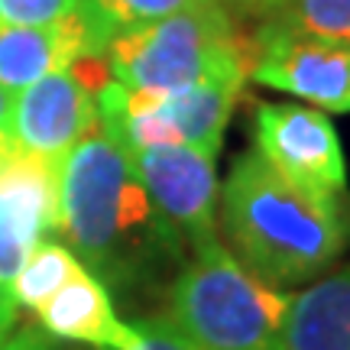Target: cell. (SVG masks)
<instances>
[{"label": "cell", "mask_w": 350, "mask_h": 350, "mask_svg": "<svg viewBox=\"0 0 350 350\" xmlns=\"http://www.w3.org/2000/svg\"><path fill=\"white\" fill-rule=\"evenodd\" d=\"M59 230L104 286L150 282L185 262V240L152 204L130 152L100 126L59 159Z\"/></svg>", "instance_id": "6da1fadb"}, {"label": "cell", "mask_w": 350, "mask_h": 350, "mask_svg": "<svg viewBox=\"0 0 350 350\" xmlns=\"http://www.w3.org/2000/svg\"><path fill=\"white\" fill-rule=\"evenodd\" d=\"M221 217L240 262L269 286L321 275L350 247V195L292 182L256 150L237 156L221 188Z\"/></svg>", "instance_id": "7a4b0ae2"}, {"label": "cell", "mask_w": 350, "mask_h": 350, "mask_svg": "<svg viewBox=\"0 0 350 350\" xmlns=\"http://www.w3.org/2000/svg\"><path fill=\"white\" fill-rule=\"evenodd\" d=\"M165 299V314L198 350H282L292 295L253 275L217 237L191 247Z\"/></svg>", "instance_id": "3957f363"}, {"label": "cell", "mask_w": 350, "mask_h": 350, "mask_svg": "<svg viewBox=\"0 0 350 350\" xmlns=\"http://www.w3.org/2000/svg\"><path fill=\"white\" fill-rule=\"evenodd\" d=\"M111 78L130 91H185L208 81H247L253 42L237 29L224 0L188 7L126 29L104 52Z\"/></svg>", "instance_id": "277c9868"}, {"label": "cell", "mask_w": 350, "mask_h": 350, "mask_svg": "<svg viewBox=\"0 0 350 350\" xmlns=\"http://www.w3.org/2000/svg\"><path fill=\"white\" fill-rule=\"evenodd\" d=\"M111 81L104 55L81 59L23 88L10 104L7 139L20 152L59 163L65 152L100 126L98 94Z\"/></svg>", "instance_id": "5b68a950"}, {"label": "cell", "mask_w": 350, "mask_h": 350, "mask_svg": "<svg viewBox=\"0 0 350 350\" xmlns=\"http://www.w3.org/2000/svg\"><path fill=\"white\" fill-rule=\"evenodd\" d=\"M250 78L325 113H350V46L299 36L266 20L253 36Z\"/></svg>", "instance_id": "8992f818"}, {"label": "cell", "mask_w": 350, "mask_h": 350, "mask_svg": "<svg viewBox=\"0 0 350 350\" xmlns=\"http://www.w3.org/2000/svg\"><path fill=\"white\" fill-rule=\"evenodd\" d=\"M256 152L292 182L347 191V159L331 117L301 104H256Z\"/></svg>", "instance_id": "52a82bcc"}, {"label": "cell", "mask_w": 350, "mask_h": 350, "mask_svg": "<svg viewBox=\"0 0 350 350\" xmlns=\"http://www.w3.org/2000/svg\"><path fill=\"white\" fill-rule=\"evenodd\" d=\"M143 188L165 221L178 230L185 247L217 237V156L191 146L126 150Z\"/></svg>", "instance_id": "ba28073f"}, {"label": "cell", "mask_w": 350, "mask_h": 350, "mask_svg": "<svg viewBox=\"0 0 350 350\" xmlns=\"http://www.w3.org/2000/svg\"><path fill=\"white\" fill-rule=\"evenodd\" d=\"M55 230L59 163L16 150L0 165V288L13 292L26 256Z\"/></svg>", "instance_id": "9c48e42d"}, {"label": "cell", "mask_w": 350, "mask_h": 350, "mask_svg": "<svg viewBox=\"0 0 350 350\" xmlns=\"http://www.w3.org/2000/svg\"><path fill=\"white\" fill-rule=\"evenodd\" d=\"M113 36L94 13H68L46 26H0V88L23 91L39 78L104 55Z\"/></svg>", "instance_id": "30bf717a"}, {"label": "cell", "mask_w": 350, "mask_h": 350, "mask_svg": "<svg viewBox=\"0 0 350 350\" xmlns=\"http://www.w3.org/2000/svg\"><path fill=\"white\" fill-rule=\"evenodd\" d=\"M36 314L39 327L59 340H78L100 350H137L143 344L137 325L117 318L107 286L85 266L39 305Z\"/></svg>", "instance_id": "8fae6325"}, {"label": "cell", "mask_w": 350, "mask_h": 350, "mask_svg": "<svg viewBox=\"0 0 350 350\" xmlns=\"http://www.w3.org/2000/svg\"><path fill=\"white\" fill-rule=\"evenodd\" d=\"M282 350H350V262L292 295Z\"/></svg>", "instance_id": "7c38bea8"}, {"label": "cell", "mask_w": 350, "mask_h": 350, "mask_svg": "<svg viewBox=\"0 0 350 350\" xmlns=\"http://www.w3.org/2000/svg\"><path fill=\"white\" fill-rule=\"evenodd\" d=\"M240 91H243V81H208V85H195L185 91L156 94V100H159L165 120L178 130L185 146L217 156L224 126L234 113Z\"/></svg>", "instance_id": "4fadbf2b"}, {"label": "cell", "mask_w": 350, "mask_h": 350, "mask_svg": "<svg viewBox=\"0 0 350 350\" xmlns=\"http://www.w3.org/2000/svg\"><path fill=\"white\" fill-rule=\"evenodd\" d=\"M81 269V260L75 256V250H68L59 240H42L36 250L26 256L23 269L13 279V299L23 308L36 312L46 299H52L59 288Z\"/></svg>", "instance_id": "5bb4252c"}, {"label": "cell", "mask_w": 350, "mask_h": 350, "mask_svg": "<svg viewBox=\"0 0 350 350\" xmlns=\"http://www.w3.org/2000/svg\"><path fill=\"white\" fill-rule=\"evenodd\" d=\"M266 20L299 36L350 46V0H275Z\"/></svg>", "instance_id": "9a60e30c"}, {"label": "cell", "mask_w": 350, "mask_h": 350, "mask_svg": "<svg viewBox=\"0 0 350 350\" xmlns=\"http://www.w3.org/2000/svg\"><path fill=\"white\" fill-rule=\"evenodd\" d=\"M201 3H217V0H85V7L104 23L111 36H120L126 29H137Z\"/></svg>", "instance_id": "2e32d148"}, {"label": "cell", "mask_w": 350, "mask_h": 350, "mask_svg": "<svg viewBox=\"0 0 350 350\" xmlns=\"http://www.w3.org/2000/svg\"><path fill=\"white\" fill-rule=\"evenodd\" d=\"M85 7V0H0V26H46Z\"/></svg>", "instance_id": "e0dca14e"}, {"label": "cell", "mask_w": 350, "mask_h": 350, "mask_svg": "<svg viewBox=\"0 0 350 350\" xmlns=\"http://www.w3.org/2000/svg\"><path fill=\"white\" fill-rule=\"evenodd\" d=\"M137 331H139V338H143V344H139L137 350H198L172 325V318L165 312L137 321Z\"/></svg>", "instance_id": "ac0fdd59"}, {"label": "cell", "mask_w": 350, "mask_h": 350, "mask_svg": "<svg viewBox=\"0 0 350 350\" xmlns=\"http://www.w3.org/2000/svg\"><path fill=\"white\" fill-rule=\"evenodd\" d=\"M0 350H59V338H52L49 331H42L39 325H26L16 331H7L0 338Z\"/></svg>", "instance_id": "d6986e66"}, {"label": "cell", "mask_w": 350, "mask_h": 350, "mask_svg": "<svg viewBox=\"0 0 350 350\" xmlns=\"http://www.w3.org/2000/svg\"><path fill=\"white\" fill-rule=\"evenodd\" d=\"M16 308H20V305L13 301V292L0 288V338L13 327V321H16Z\"/></svg>", "instance_id": "ffe728a7"}, {"label": "cell", "mask_w": 350, "mask_h": 350, "mask_svg": "<svg viewBox=\"0 0 350 350\" xmlns=\"http://www.w3.org/2000/svg\"><path fill=\"white\" fill-rule=\"evenodd\" d=\"M10 104H13V91L0 88V133H7V120H10Z\"/></svg>", "instance_id": "44dd1931"}, {"label": "cell", "mask_w": 350, "mask_h": 350, "mask_svg": "<svg viewBox=\"0 0 350 350\" xmlns=\"http://www.w3.org/2000/svg\"><path fill=\"white\" fill-rule=\"evenodd\" d=\"M224 3H237V7H247V10H256V13H262V16H266L275 0H224Z\"/></svg>", "instance_id": "7402d4cb"}, {"label": "cell", "mask_w": 350, "mask_h": 350, "mask_svg": "<svg viewBox=\"0 0 350 350\" xmlns=\"http://www.w3.org/2000/svg\"><path fill=\"white\" fill-rule=\"evenodd\" d=\"M13 152H16V146H13L10 139H7V133H0V165L7 163V159H10Z\"/></svg>", "instance_id": "603a6c76"}]
</instances>
